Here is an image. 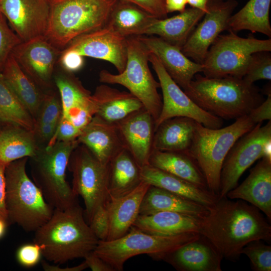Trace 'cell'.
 <instances>
[{
  "mask_svg": "<svg viewBox=\"0 0 271 271\" xmlns=\"http://www.w3.org/2000/svg\"><path fill=\"white\" fill-rule=\"evenodd\" d=\"M237 5L236 0H210L208 12L181 48L183 53L202 64L211 45L222 32L227 30L229 19Z\"/></svg>",
  "mask_w": 271,
  "mask_h": 271,
  "instance_id": "14",
  "label": "cell"
},
{
  "mask_svg": "<svg viewBox=\"0 0 271 271\" xmlns=\"http://www.w3.org/2000/svg\"><path fill=\"white\" fill-rule=\"evenodd\" d=\"M36 125L59 121L62 114L61 103L52 94L43 96Z\"/></svg>",
  "mask_w": 271,
  "mask_h": 271,
  "instance_id": "41",
  "label": "cell"
},
{
  "mask_svg": "<svg viewBox=\"0 0 271 271\" xmlns=\"http://www.w3.org/2000/svg\"><path fill=\"white\" fill-rule=\"evenodd\" d=\"M81 131L69 120L61 116L56 131L48 146L53 145L56 142H69L77 140Z\"/></svg>",
  "mask_w": 271,
  "mask_h": 271,
  "instance_id": "44",
  "label": "cell"
},
{
  "mask_svg": "<svg viewBox=\"0 0 271 271\" xmlns=\"http://www.w3.org/2000/svg\"><path fill=\"white\" fill-rule=\"evenodd\" d=\"M270 3L271 0H249L243 7L230 17L227 31L236 33L248 30L252 33L262 34L270 38Z\"/></svg>",
  "mask_w": 271,
  "mask_h": 271,
  "instance_id": "34",
  "label": "cell"
},
{
  "mask_svg": "<svg viewBox=\"0 0 271 271\" xmlns=\"http://www.w3.org/2000/svg\"><path fill=\"white\" fill-rule=\"evenodd\" d=\"M116 123L125 148L140 167L148 165L155 131L152 115L143 108Z\"/></svg>",
  "mask_w": 271,
  "mask_h": 271,
  "instance_id": "19",
  "label": "cell"
},
{
  "mask_svg": "<svg viewBox=\"0 0 271 271\" xmlns=\"http://www.w3.org/2000/svg\"><path fill=\"white\" fill-rule=\"evenodd\" d=\"M155 18L134 5L118 0L106 25L119 35L127 38L143 35Z\"/></svg>",
  "mask_w": 271,
  "mask_h": 271,
  "instance_id": "33",
  "label": "cell"
},
{
  "mask_svg": "<svg viewBox=\"0 0 271 271\" xmlns=\"http://www.w3.org/2000/svg\"><path fill=\"white\" fill-rule=\"evenodd\" d=\"M138 38L147 49L155 54L172 79L183 90L195 75L202 71V65L185 56L181 48L154 35H140Z\"/></svg>",
  "mask_w": 271,
  "mask_h": 271,
  "instance_id": "18",
  "label": "cell"
},
{
  "mask_svg": "<svg viewBox=\"0 0 271 271\" xmlns=\"http://www.w3.org/2000/svg\"><path fill=\"white\" fill-rule=\"evenodd\" d=\"M64 49L83 57L100 59L111 63L118 73L124 69L127 60V38L105 26L81 35Z\"/></svg>",
  "mask_w": 271,
  "mask_h": 271,
  "instance_id": "16",
  "label": "cell"
},
{
  "mask_svg": "<svg viewBox=\"0 0 271 271\" xmlns=\"http://www.w3.org/2000/svg\"><path fill=\"white\" fill-rule=\"evenodd\" d=\"M185 93L200 108L221 119L248 115L264 101L259 88L233 76L195 75Z\"/></svg>",
  "mask_w": 271,
  "mask_h": 271,
  "instance_id": "3",
  "label": "cell"
},
{
  "mask_svg": "<svg viewBox=\"0 0 271 271\" xmlns=\"http://www.w3.org/2000/svg\"><path fill=\"white\" fill-rule=\"evenodd\" d=\"M0 12L22 42L45 37L49 0H0Z\"/></svg>",
  "mask_w": 271,
  "mask_h": 271,
  "instance_id": "15",
  "label": "cell"
},
{
  "mask_svg": "<svg viewBox=\"0 0 271 271\" xmlns=\"http://www.w3.org/2000/svg\"><path fill=\"white\" fill-rule=\"evenodd\" d=\"M222 258L212 244L200 234L198 238L156 259L167 262L179 271H221Z\"/></svg>",
  "mask_w": 271,
  "mask_h": 271,
  "instance_id": "20",
  "label": "cell"
},
{
  "mask_svg": "<svg viewBox=\"0 0 271 271\" xmlns=\"http://www.w3.org/2000/svg\"><path fill=\"white\" fill-rule=\"evenodd\" d=\"M264 91L267 95L266 99L253 108L248 114L251 119L255 124L262 122L264 120L271 119L270 86H267Z\"/></svg>",
  "mask_w": 271,
  "mask_h": 271,
  "instance_id": "47",
  "label": "cell"
},
{
  "mask_svg": "<svg viewBox=\"0 0 271 271\" xmlns=\"http://www.w3.org/2000/svg\"><path fill=\"white\" fill-rule=\"evenodd\" d=\"M205 14L191 8L170 18H155L143 35H155L181 48Z\"/></svg>",
  "mask_w": 271,
  "mask_h": 271,
  "instance_id": "28",
  "label": "cell"
},
{
  "mask_svg": "<svg viewBox=\"0 0 271 271\" xmlns=\"http://www.w3.org/2000/svg\"><path fill=\"white\" fill-rule=\"evenodd\" d=\"M142 181L141 168L126 148L122 149L109 164V200L129 194Z\"/></svg>",
  "mask_w": 271,
  "mask_h": 271,
  "instance_id": "30",
  "label": "cell"
},
{
  "mask_svg": "<svg viewBox=\"0 0 271 271\" xmlns=\"http://www.w3.org/2000/svg\"><path fill=\"white\" fill-rule=\"evenodd\" d=\"M77 140L106 165L125 148L116 123L107 122L96 115L81 130Z\"/></svg>",
  "mask_w": 271,
  "mask_h": 271,
  "instance_id": "22",
  "label": "cell"
},
{
  "mask_svg": "<svg viewBox=\"0 0 271 271\" xmlns=\"http://www.w3.org/2000/svg\"><path fill=\"white\" fill-rule=\"evenodd\" d=\"M33 132L19 127L0 133V163L6 165L38 153Z\"/></svg>",
  "mask_w": 271,
  "mask_h": 271,
  "instance_id": "35",
  "label": "cell"
},
{
  "mask_svg": "<svg viewBox=\"0 0 271 271\" xmlns=\"http://www.w3.org/2000/svg\"><path fill=\"white\" fill-rule=\"evenodd\" d=\"M131 3L140 8L158 19L167 17L165 8V0H121Z\"/></svg>",
  "mask_w": 271,
  "mask_h": 271,
  "instance_id": "45",
  "label": "cell"
},
{
  "mask_svg": "<svg viewBox=\"0 0 271 271\" xmlns=\"http://www.w3.org/2000/svg\"><path fill=\"white\" fill-rule=\"evenodd\" d=\"M247 83L254 84L259 80H271V54L262 51L253 53L249 60L242 78Z\"/></svg>",
  "mask_w": 271,
  "mask_h": 271,
  "instance_id": "38",
  "label": "cell"
},
{
  "mask_svg": "<svg viewBox=\"0 0 271 271\" xmlns=\"http://www.w3.org/2000/svg\"><path fill=\"white\" fill-rule=\"evenodd\" d=\"M198 233L176 235L150 234L131 227L123 236L112 240H99L94 252L109 264L114 271H121L127 260L146 254L156 258L198 238Z\"/></svg>",
  "mask_w": 271,
  "mask_h": 271,
  "instance_id": "9",
  "label": "cell"
},
{
  "mask_svg": "<svg viewBox=\"0 0 271 271\" xmlns=\"http://www.w3.org/2000/svg\"><path fill=\"white\" fill-rule=\"evenodd\" d=\"M88 267L92 271H114L113 268L93 251L87 253L84 257Z\"/></svg>",
  "mask_w": 271,
  "mask_h": 271,
  "instance_id": "48",
  "label": "cell"
},
{
  "mask_svg": "<svg viewBox=\"0 0 271 271\" xmlns=\"http://www.w3.org/2000/svg\"><path fill=\"white\" fill-rule=\"evenodd\" d=\"M0 121L12 123L34 133L32 115L4 79L0 72Z\"/></svg>",
  "mask_w": 271,
  "mask_h": 271,
  "instance_id": "37",
  "label": "cell"
},
{
  "mask_svg": "<svg viewBox=\"0 0 271 271\" xmlns=\"http://www.w3.org/2000/svg\"><path fill=\"white\" fill-rule=\"evenodd\" d=\"M150 185L142 181L129 194L108 201L109 230L106 240L121 237L129 230L139 215L142 200Z\"/></svg>",
  "mask_w": 271,
  "mask_h": 271,
  "instance_id": "25",
  "label": "cell"
},
{
  "mask_svg": "<svg viewBox=\"0 0 271 271\" xmlns=\"http://www.w3.org/2000/svg\"><path fill=\"white\" fill-rule=\"evenodd\" d=\"M92 98L95 115L111 123H117L144 108L129 92L120 91L106 84L98 86Z\"/></svg>",
  "mask_w": 271,
  "mask_h": 271,
  "instance_id": "24",
  "label": "cell"
},
{
  "mask_svg": "<svg viewBox=\"0 0 271 271\" xmlns=\"http://www.w3.org/2000/svg\"><path fill=\"white\" fill-rule=\"evenodd\" d=\"M59 122L36 125L34 132H36L43 139L51 140L56 131Z\"/></svg>",
  "mask_w": 271,
  "mask_h": 271,
  "instance_id": "50",
  "label": "cell"
},
{
  "mask_svg": "<svg viewBox=\"0 0 271 271\" xmlns=\"http://www.w3.org/2000/svg\"><path fill=\"white\" fill-rule=\"evenodd\" d=\"M41 264L43 269L45 271H82L88 268L85 261L76 266L64 267L58 265L50 264L44 260L41 261Z\"/></svg>",
  "mask_w": 271,
  "mask_h": 271,
  "instance_id": "51",
  "label": "cell"
},
{
  "mask_svg": "<svg viewBox=\"0 0 271 271\" xmlns=\"http://www.w3.org/2000/svg\"><path fill=\"white\" fill-rule=\"evenodd\" d=\"M7 221L0 217V238L3 236L6 232Z\"/></svg>",
  "mask_w": 271,
  "mask_h": 271,
  "instance_id": "54",
  "label": "cell"
},
{
  "mask_svg": "<svg viewBox=\"0 0 271 271\" xmlns=\"http://www.w3.org/2000/svg\"><path fill=\"white\" fill-rule=\"evenodd\" d=\"M8 21L0 12V72L14 49L21 40L9 26Z\"/></svg>",
  "mask_w": 271,
  "mask_h": 271,
  "instance_id": "40",
  "label": "cell"
},
{
  "mask_svg": "<svg viewBox=\"0 0 271 271\" xmlns=\"http://www.w3.org/2000/svg\"><path fill=\"white\" fill-rule=\"evenodd\" d=\"M196 122L187 117H175L164 121L155 129L153 149L187 153L193 140Z\"/></svg>",
  "mask_w": 271,
  "mask_h": 271,
  "instance_id": "29",
  "label": "cell"
},
{
  "mask_svg": "<svg viewBox=\"0 0 271 271\" xmlns=\"http://www.w3.org/2000/svg\"><path fill=\"white\" fill-rule=\"evenodd\" d=\"M262 240L249 242L241 250L250 259L253 270L255 271L271 270V246L266 245Z\"/></svg>",
  "mask_w": 271,
  "mask_h": 271,
  "instance_id": "39",
  "label": "cell"
},
{
  "mask_svg": "<svg viewBox=\"0 0 271 271\" xmlns=\"http://www.w3.org/2000/svg\"><path fill=\"white\" fill-rule=\"evenodd\" d=\"M149 53L138 36L127 38V60L123 71L117 74L102 70L99 74L100 82L121 85L136 96L156 121L162 106V99L158 89L159 81L153 76L149 66Z\"/></svg>",
  "mask_w": 271,
  "mask_h": 271,
  "instance_id": "8",
  "label": "cell"
},
{
  "mask_svg": "<svg viewBox=\"0 0 271 271\" xmlns=\"http://www.w3.org/2000/svg\"><path fill=\"white\" fill-rule=\"evenodd\" d=\"M256 124L249 115L224 127L211 128L196 122L193 140L187 152L203 173L209 191L219 196L224 161L234 143Z\"/></svg>",
  "mask_w": 271,
  "mask_h": 271,
  "instance_id": "6",
  "label": "cell"
},
{
  "mask_svg": "<svg viewBox=\"0 0 271 271\" xmlns=\"http://www.w3.org/2000/svg\"><path fill=\"white\" fill-rule=\"evenodd\" d=\"M107 204L98 208L88 223L99 240H106L109 233V216Z\"/></svg>",
  "mask_w": 271,
  "mask_h": 271,
  "instance_id": "42",
  "label": "cell"
},
{
  "mask_svg": "<svg viewBox=\"0 0 271 271\" xmlns=\"http://www.w3.org/2000/svg\"><path fill=\"white\" fill-rule=\"evenodd\" d=\"M142 181L209 207L218 196L209 190L201 188L190 182L149 164L141 168Z\"/></svg>",
  "mask_w": 271,
  "mask_h": 271,
  "instance_id": "27",
  "label": "cell"
},
{
  "mask_svg": "<svg viewBox=\"0 0 271 271\" xmlns=\"http://www.w3.org/2000/svg\"><path fill=\"white\" fill-rule=\"evenodd\" d=\"M210 0H187V4L191 8L197 9L204 12H208L207 5Z\"/></svg>",
  "mask_w": 271,
  "mask_h": 271,
  "instance_id": "53",
  "label": "cell"
},
{
  "mask_svg": "<svg viewBox=\"0 0 271 271\" xmlns=\"http://www.w3.org/2000/svg\"><path fill=\"white\" fill-rule=\"evenodd\" d=\"M271 158V120L262 125L256 123L234 143L222 165L218 198L237 186L243 173L256 161Z\"/></svg>",
  "mask_w": 271,
  "mask_h": 271,
  "instance_id": "12",
  "label": "cell"
},
{
  "mask_svg": "<svg viewBox=\"0 0 271 271\" xmlns=\"http://www.w3.org/2000/svg\"><path fill=\"white\" fill-rule=\"evenodd\" d=\"M61 50L45 37H40L22 42L11 55L29 77L46 85L51 79Z\"/></svg>",
  "mask_w": 271,
  "mask_h": 271,
  "instance_id": "17",
  "label": "cell"
},
{
  "mask_svg": "<svg viewBox=\"0 0 271 271\" xmlns=\"http://www.w3.org/2000/svg\"><path fill=\"white\" fill-rule=\"evenodd\" d=\"M201 219L174 212H160L139 215L132 227L142 231L159 235L199 233Z\"/></svg>",
  "mask_w": 271,
  "mask_h": 271,
  "instance_id": "26",
  "label": "cell"
},
{
  "mask_svg": "<svg viewBox=\"0 0 271 271\" xmlns=\"http://www.w3.org/2000/svg\"><path fill=\"white\" fill-rule=\"evenodd\" d=\"M199 233L223 258L236 260L249 242L270 241L271 226L259 210L245 201L218 198L201 219Z\"/></svg>",
  "mask_w": 271,
  "mask_h": 271,
  "instance_id": "1",
  "label": "cell"
},
{
  "mask_svg": "<svg viewBox=\"0 0 271 271\" xmlns=\"http://www.w3.org/2000/svg\"><path fill=\"white\" fill-rule=\"evenodd\" d=\"M208 211L209 207L207 206L165 189L150 185L142 200L139 215L174 212L202 219Z\"/></svg>",
  "mask_w": 271,
  "mask_h": 271,
  "instance_id": "23",
  "label": "cell"
},
{
  "mask_svg": "<svg viewBox=\"0 0 271 271\" xmlns=\"http://www.w3.org/2000/svg\"><path fill=\"white\" fill-rule=\"evenodd\" d=\"M187 0H165V8L167 14L183 12L186 9Z\"/></svg>",
  "mask_w": 271,
  "mask_h": 271,
  "instance_id": "52",
  "label": "cell"
},
{
  "mask_svg": "<svg viewBox=\"0 0 271 271\" xmlns=\"http://www.w3.org/2000/svg\"><path fill=\"white\" fill-rule=\"evenodd\" d=\"M83 58L75 51L64 49L61 52L58 62L65 71L72 73L82 67L84 64Z\"/></svg>",
  "mask_w": 271,
  "mask_h": 271,
  "instance_id": "46",
  "label": "cell"
},
{
  "mask_svg": "<svg viewBox=\"0 0 271 271\" xmlns=\"http://www.w3.org/2000/svg\"><path fill=\"white\" fill-rule=\"evenodd\" d=\"M35 233L34 242L40 246L42 256L55 263L84 258L99 241L78 203L65 210L54 209L49 220Z\"/></svg>",
  "mask_w": 271,
  "mask_h": 271,
  "instance_id": "2",
  "label": "cell"
},
{
  "mask_svg": "<svg viewBox=\"0 0 271 271\" xmlns=\"http://www.w3.org/2000/svg\"><path fill=\"white\" fill-rule=\"evenodd\" d=\"M68 166L72 173V191L83 200L88 224L98 208L109 200V164H103L87 148H82L74 150Z\"/></svg>",
  "mask_w": 271,
  "mask_h": 271,
  "instance_id": "11",
  "label": "cell"
},
{
  "mask_svg": "<svg viewBox=\"0 0 271 271\" xmlns=\"http://www.w3.org/2000/svg\"><path fill=\"white\" fill-rule=\"evenodd\" d=\"M3 77L32 116L39 111L43 96L11 55L2 71Z\"/></svg>",
  "mask_w": 271,
  "mask_h": 271,
  "instance_id": "32",
  "label": "cell"
},
{
  "mask_svg": "<svg viewBox=\"0 0 271 271\" xmlns=\"http://www.w3.org/2000/svg\"><path fill=\"white\" fill-rule=\"evenodd\" d=\"M55 82L61 98V117L67 118L82 108L94 106L90 92L74 76L58 74Z\"/></svg>",
  "mask_w": 271,
  "mask_h": 271,
  "instance_id": "36",
  "label": "cell"
},
{
  "mask_svg": "<svg viewBox=\"0 0 271 271\" xmlns=\"http://www.w3.org/2000/svg\"><path fill=\"white\" fill-rule=\"evenodd\" d=\"M27 159L22 158L6 166L5 201L8 221L31 232L47 222L54 209L28 176Z\"/></svg>",
  "mask_w": 271,
  "mask_h": 271,
  "instance_id": "5",
  "label": "cell"
},
{
  "mask_svg": "<svg viewBox=\"0 0 271 271\" xmlns=\"http://www.w3.org/2000/svg\"><path fill=\"white\" fill-rule=\"evenodd\" d=\"M149 61L158 78L163 97L155 129L164 121L175 117H189L208 128L222 127V119L198 106L172 79L155 54L149 52Z\"/></svg>",
  "mask_w": 271,
  "mask_h": 271,
  "instance_id": "13",
  "label": "cell"
},
{
  "mask_svg": "<svg viewBox=\"0 0 271 271\" xmlns=\"http://www.w3.org/2000/svg\"><path fill=\"white\" fill-rule=\"evenodd\" d=\"M6 165L0 163V217L8 221V213L6 206L5 169Z\"/></svg>",
  "mask_w": 271,
  "mask_h": 271,
  "instance_id": "49",
  "label": "cell"
},
{
  "mask_svg": "<svg viewBox=\"0 0 271 271\" xmlns=\"http://www.w3.org/2000/svg\"><path fill=\"white\" fill-rule=\"evenodd\" d=\"M16 259L20 264L25 267L35 266L42 256L40 246L37 243H26L20 246L16 251Z\"/></svg>",
  "mask_w": 271,
  "mask_h": 271,
  "instance_id": "43",
  "label": "cell"
},
{
  "mask_svg": "<svg viewBox=\"0 0 271 271\" xmlns=\"http://www.w3.org/2000/svg\"><path fill=\"white\" fill-rule=\"evenodd\" d=\"M118 0H49L46 39L60 49L78 37L105 26Z\"/></svg>",
  "mask_w": 271,
  "mask_h": 271,
  "instance_id": "4",
  "label": "cell"
},
{
  "mask_svg": "<svg viewBox=\"0 0 271 271\" xmlns=\"http://www.w3.org/2000/svg\"><path fill=\"white\" fill-rule=\"evenodd\" d=\"M149 164L201 188L209 190L201 169L187 153L153 149Z\"/></svg>",
  "mask_w": 271,
  "mask_h": 271,
  "instance_id": "31",
  "label": "cell"
},
{
  "mask_svg": "<svg viewBox=\"0 0 271 271\" xmlns=\"http://www.w3.org/2000/svg\"><path fill=\"white\" fill-rule=\"evenodd\" d=\"M79 144L77 139L56 142L32 158L34 183L54 209L65 210L78 203L77 196L66 179V171Z\"/></svg>",
  "mask_w": 271,
  "mask_h": 271,
  "instance_id": "7",
  "label": "cell"
},
{
  "mask_svg": "<svg viewBox=\"0 0 271 271\" xmlns=\"http://www.w3.org/2000/svg\"><path fill=\"white\" fill-rule=\"evenodd\" d=\"M262 51H271L270 38L258 39L252 35L243 38L228 31L220 35L209 48L202 72L208 78H243L251 55Z\"/></svg>",
  "mask_w": 271,
  "mask_h": 271,
  "instance_id": "10",
  "label": "cell"
},
{
  "mask_svg": "<svg viewBox=\"0 0 271 271\" xmlns=\"http://www.w3.org/2000/svg\"><path fill=\"white\" fill-rule=\"evenodd\" d=\"M230 199L246 201L263 212L271 220V158H262L239 186L226 194Z\"/></svg>",
  "mask_w": 271,
  "mask_h": 271,
  "instance_id": "21",
  "label": "cell"
}]
</instances>
